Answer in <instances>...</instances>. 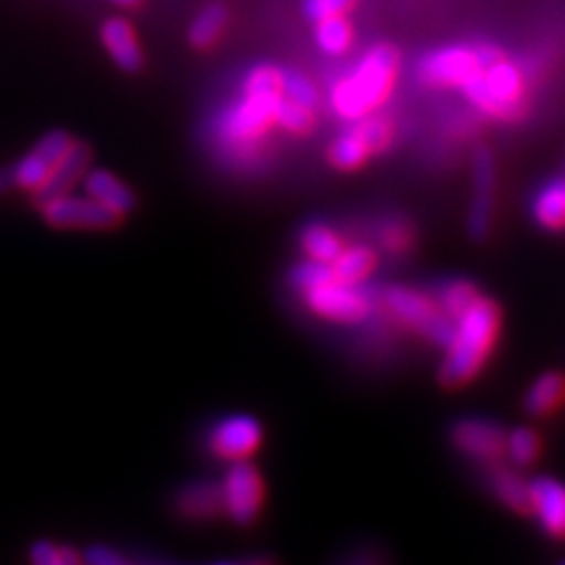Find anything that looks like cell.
<instances>
[{"label":"cell","mask_w":565,"mask_h":565,"mask_svg":"<svg viewBox=\"0 0 565 565\" xmlns=\"http://www.w3.org/2000/svg\"><path fill=\"white\" fill-rule=\"evenodd\" d=\"M502 330V311L494 299L481 295L457 318L452 338L444 347L446 356L438 367V380L446 388L467 386L483 373Z\"/></svg>","instance_id":"1"},{"label":"cell","mask_w":565,"mask_h":565,"mask_svg":"<svg viewBox=\"0 0 565 565\" xmlns=\"http://www.w3.org/2000/svg\"><path fill=\"white\" fill-rule=\"evenodd\" d=\"M401 55L394 45L377 43L330 85L328 102L332 114L353 122L375 114L392 95L398 78Z\"/></svg>","instance_id":"2"},{"label":"cell","mask_w":565,"mask_h":565,"mask_svg":"<svg viewBox=\"0 0 565 565\" xmlns=\"http://www.w3.org/2000/svg\"><path fill=\"white\" fill-rule=\"evenodd\" d=\"M282 93L243 90L215 120V139L224 153H232L238 166L259 156L262 139L276 126L274 111Z\"/></svg>","instance_id":"3"},{"label":"cell","mask_w":565,"mask_h":565,"mask_svg":"<svg viewBox=\"0 0 565 565\" xmlns=\"http://www.w3.org/2000/svg\"><path fill=\"white\" fill-rule=\"evenodd\" d=\"M523 71L504 55L459 87L476 111L504 122H514L527 111V90Z\"/></svg>","instance_id":"4"},{"label":"cell","mask_w":565,"mask_h":565,"mask_svg":"<svg viewBox=\"0 0 565 565\" xmlns=\"http://www.w3.org/2000/svg\"><path fill=\"white\" fill-rule=\"evenodd\" d=\"M380 305L401 328L419 334L422 340L440 349L452 338L455 321L429 292L411 286H388L380 292Z\"/></svg>","instance_id":"5"},{"label":"cell","mask_w":565,"mask_h":565,"mask_svg":"<svg viewBox=\"0 0 565 565\" xmlns=\"http://www.w3.org/2000/svg\"><path fill=\"white\" fill-rule=\"evenodd\" d=\"M500 57L502 52L490 43L436 47L419 60L417 78L431 87H462L476 71Z\"/></svg>","instance_id":"6"},{"label":"cell","mask_w":565,"mask_h":565,"mask_svg":"<svg viewBox=\"0 0 565 565\" xmlns=\"http://www.w3.org/2000/svg\"><path fill=\"white\" fill-rule=\"evenodd\" d=\"M396 130L392 120L370 114L365 118L353 120V126L347 128L342 135L332 139L328 147V161L332 168L351 172L363 168L370 158L384 153L388 147L394 145Z\"/></svg>","instance_id":"7"},{"label":"cell","mask_w":565,"mask_h":565,"mask_svg":"<svg viewBox=\"0 0 565 565\" xmlns=\"http://www.w3.org/2000/svg\"><path fill=\"white\" fill-rule=\"evenodd\" d=\"M309 311L332 323H363L377 309V292L365 286H349L334 276L302 292Z\"/></svg>","instance_id":"8"},{"label":"cell","mask_w":565,"mask_h":565,"mask_svg":"<svg viewBox=\"0 0 565 565\" xmlns=\"http://www.w3.org/2000/svg\"><path fill=\"white\" fill-rule=\"evenodd\" d=\"M222 498L228 519L238 525H250L259 516L264 502V483L259 471L245 459L232 462L222 481Z\"/></svg>","instance_id":"9"},{"label":"cell","mask_w":565,"mask_h":565,"mask_svg":"<svg viewBox=\"0 0 565 565\" xmlns=\"http://www.w3.org/2000/svg\"><path fill=\"white\" fill-rule=\"evenodd\" d=\"M450 440L465 457L483 465L502 462L507 452V429L500 422L486 417H465L455 422Z\"/></svg>","instance_id":"10"},{"label":"cell","mask_w":565,"mask_h":565,"mask_svg":"<svg viewBox=\"0 0 565 565\" xmlns=\"http://www.w3.org/2000/svg\"><path fill=\"white\" fill-rule=\"evenodd\" d=\"M471 184H473V196L469 203V217H467L469 236L473 241H486L492 228L494 186H498V170H494V158L488 149H479L473 153Z\"/></svg>","instance_id":"11"},{"label":"cell","mask_w":565,"mask_h":565,"mask_svg":"<svg viewBox=\"0 0 565 565\" xmlns=\"http://www.w3.org/2000/svg\"><path fill=\"white\" fill-rule=\"evenodd\" d=\"M71 141L74 139H71L64 130L47 132L20 163L10 168L14 186L33 191V193L39 191L47 182V177L52 174V170H55V166L62 161V156L68 151Z\"/></svg>","instance_id":"12"},{"label":"cell","mask_w":565,"mask_h":565,"mask_svg":"<svg viewBox=\"0 0 565 565\" xmlns=\"http://www.w3.org/2000/svg\"><path fill=\"white\" fill-rule=\"evenodd\" d=\"M43 217L60 228H109L118 222L114 212L102 207L87 196H71V193H60L41 203Z\"/></svg>","instance_id":"13"},{"label":"cell","mask_w":565,"mask_h":565,"mask_svg":"<svg viewBox=\"0 0 565 565\" xmlns=\"http://www.w3.org/2000/svg\"><path fill=\"white\" fill-rule=\"evenodd\" d=\"M262 444V424L253 415H232L215 424L210 434V448L217 457L238 459L250 457Z\"/></svg>","instance_id":"14"},{"label":"cell","mask_w":565,"mask_h":565,"mask_svg":"<svg viewBox=\"0 0 565 565\" xmlns=\"http://www.w3.org/2000/svg\"><path fill=\"white\" fill-rule=\"evenodd\" d=\"M530 514L554 540H565V486L550 476L530 481Z\"/></svg>","instance_id":"15"},{"label":"cell","mask_w":565,"mask_h":565,"mask_svg":"<svg viewBox=\"0 0 565 565\" xmlns=\"http://www.w3.org/2000/svg\"><path fill=\"white\" fill-rule=\"evenodd\" d=\"M85 196L99 203L109 212H114L116 217L128 215V212L135 207V196L132 191L122 184L116 174L106 172V170H90L83 180Z\"/></svg>","instance_id":"16"},{"label":"cell","mask_w":565,"mask_h":565,"mask_svg":"<svg viewBox=\"0 0 565 565\" xmlns=\"http://www.w3.org/2000/svg\"><path fill=\"white\" fill-rule=\"evenodd\" d=\"M90 166V149L81 141H71L68 151L62 156V161L52 170V174L47 177V182L35 191V199L39 203L60 196V193H66L71 186L76 184V180H81L83 172Z\"/></svg>","instance_id":"17"},{"label":"cell","mask_w":565,"mask_h":565,"mask_svg":"<svg viewBox=\"0 0 565 565\" xmlns=\"http://www.w3.org/2000/svg\"><path fill=\"white\" fill-rule=\"evenodd\" d=\"M102 43L109 52L111 60L122 68V71H137L141 66V50L137 43V33L132 24L122 17H111L102 24Z\"/></svg>","instance_id":"18"},{"label":"cell","mask_w":565,"mask_h":565,"mask_svg":"<svg viewBox=\"0 0 565 565\" xmlns=\"http://www.w3.org/2000/svg\"><path fill=\"white\" fill-rule=\"evenodd\" d=\"M332 276L349 286H365L377 269V250L365 243L344 245V250L330 264Z\"/></svg>","instance_id":"19"},{"label":"cell","mask_w":565,"mask_h":565,"mask_svg":"<svg viewBox=\"0 0 565 565\" xmlns=\"http://www.w3.org/2000/svg\"><path fill=\"white\" fill-rule=\"evenodd\" d=\"M530 215L546 232H565V174L540 186L530 203Z\"/></svg>","instance_id":"20"},{"label":"cell","mask_w":565,"mask_h":565,"mask_svg":"<svg viewBox=\"0 0 565 565\" xmlns=\"http://www.w3.org/2000/svg\"><path fill=\"white\" fill-rule=\"evenodd\" d=\"M488 483L490 490L494 492V498H498L507 509L516 511V514H530V481H525L516 469L494 462L488 476Z\"/></svg>","instance_id":"21"},{"label":"cell","mask_w":565,"mask_h":565,"mask_svg":"<svg viewBox=\"0 0 565 565\" xmlns=\"http://www.w3.org/2000/svg\"><path fill=\"white\" fill-rule=\"evenodd\" d=\"M565 405V375L544 373L525 394V411L535 417H552Z\"/></svg>","instance_id":"22"},{"label":"cell","mask_w":565,"mask_h":565,"mask_svg":"<svg viewBox=\"0 0 565 565\" xmlns=\"http://www.w3.org/2000/svg\"><path fill=\"white\" fill-rule=\"evenodd\" d=\"M177 507H180L182 514L191 519H212L224 511V498H222V486L217 483H191L186 486L180 498H177Z\"/></svg>","instance_id":"23"},{"label":"cell","mask_w":565,"mask_h":565,"mask_svg":"<svg viewBox=\"0 0 565 565\" xmlns=\"http://www.w3.org/2000/svg\"><path fill=\"white\" fill-rule=\"evenodd\" d=\"M299 245H302L307 259L332 264L344 250L347 243L338 232H334L332 226H328L323 222H313L302 228V234H299Z\"/></svg>","instance_id":"24"},{"label":"cell","mask_w":565,"mask_h":565,"mask_svg":"<svg viewBox=\"0 0 565 565\" xmlns=\"http://www.w3.org/2000/svg\"><path fill=\"white\" fill-rule=\"evenodd\" d=\"M375 241L380 245V250H384L388 257H403L415 247L417 234L408 220L386 217L375 228Z\"/></svg>","instance_id":"25"},{"label":"cell","mask_w":565,"mask_h":565,"mask_svg":"<svg viewBox=\"0 0 565 565\" xmlns=\"http://www.w3.org/2000/svg\"><path fill=\"white\" fill-rule=\"evenodd\" d=\"M316 45L321 47L330 57H342L353 45V26L347 20V14L328 17V20L316 22L313 29Z\"/></svg>","instance_id":"26"},{"label":"cell","mask_w":565,"mask_h":565,"mask_svg":"<svg viewBox=\"0 0 565 565\" xmlns=\"http://www.w3.org/2000/svg\"><path fill=\"white\" fill-rule=\"evenodd\" d=\"M481 295L483 292L467 278H450L446 282H440L434 292L436 302L452 318V321H457V318L462 316Z\"/></svg>","instance_id":"27"},{"label":"cell","mask_w":565,"mask_h":565,"mask_svg":"<svg viewBox=\"0 0 565 565\" xmlns=\"http://www.w3.org/2000/svg\"><path fill=\"white\" fill-rule=\"evenodd\" d=\"M228 20V12L222 3H207L201 12L193 17L189 26V41L193 47H210L220 39Z\"/></svg>","instance_id":"28"},{"label":"cell","mask_w":565,"mask_h":565,"mask_svg":"<svg viewBox=\"0 0 565 565\" xmlns=\"http://www.w3.org/2000/svg\"><path fill=\"white\" fill-rule=\"evenodd\" d=\"M280 93L282 97L302 104L311 111H316L318 104H321V93H318L316 83L307 74H302V71L292 66L280 68Z\"/></svg>","instance_id":"29"},{"label":"cell","mask_w":565,"mask_h":565,"mask_svg":"<svg viewBox=\"0 0 565 565\" xmlns=\"http://www.w3.org/2000/svg\"><path fill=\"white\" fill-rule=\"evenodd\" d=\"M542 455V438L535 429L516 427L507 431V452L504 457L511 459L514 467H530L535 465Z\"/></svg>","instance_id":"30"},{"label":"cell","mask_w":565,"mask_h":565,"mask_svg":"<svg viewBox=\"0 0 565 565\" xmlns=\"http://www.w3.org/2000/svg\"><path fill=\"white\" fill-rule=\"evenodd\" d=\"M274 120H276V126H280L290 135H307L316 126V111L280 95V99L276 104V111H274Z\"/></svg>","instance_id":"31"},{"label":"cell","mask_w":565,"mask_h":565,"mask_svg":"<svg viewBox=\"0 0 565 565\" xmlns=\"http://www.w3.org/2000/svg\"><path fill=\"white\" fill-rule=\"evenodd\" d=\"M31 565H81L78 556L68 546H57L47 540L35 542L29 552Z\"/></svg>","instance_id":"32"},{"label":"cell","mask_w":565,"mask_h":565,"mask_svg":"<svg viewBox=\"0 0 565 565\" xmlns=\"http://www.w3.org/2000/svg\"><path fill=\"white\" fill-rule=\"evenodd\" d=\"M359 0H305V14L316 24L321 20H328V17H338V14H349L353 8H356Z\"/></svg>","instance_id":"33"},{"label":"cell","mask_w":565,"mask_h":565,"mask_svg":"<svg viewBox=\"0 0 565 565\" xmlns=\"http://www.w3.org/2000/svg\"><path fill=\"white\" fill-rule=\"evenodd\" d=\"M85 565H132L126 556L109 550V546H90L85 552Z\"/></svg>","instance_id":"34"},{"label":"cell","mask_w":565,"mask_h":565,"mask_svg":"<svg viewBox=\"0 0 565 565\" xmlns=\"http://www.w3.org/2000/svg\"><path fill=\"white\" fill-rule=\"evenodd\" d=\"M14 186V180H12V172L10 170H0V193H6L8 189Z\"/></svg>","instance_id":"35"},{"label":"cell","mask_w":565,"mask_h":565,"mask_svg":"<svg viewBox=\"0 0 565 565\" xmlns=\"http://www.w3.org/2000/svg\"><path fill=\"white\" fill-rule=\"evenodd\" d=\"M109 3H114L118 8H135V6H139V0H109Z\"/></svg>","instance_id":"36"},{"label":"cell","mask_w":565,"mask_h":565,"mask_svg":"<svg viewBox=\"0 0 565 565\" xmlns=\"http://www.w3.org/2000/svg\"><path fill=\"white\" fill-rule=\"evenodd\" d=\"M220 565H236V563H220Z\"/></svg>","instance_id":"37"},{"label":"cell","mask_w":565,"mask_h":565,"mask_svg":"<svg viewBox=\"0 0 565 565\" xmlns=\"http://www.w3.org/2000/svg\"><path fill=\"white\" fill-rule=\"evenodd\" d=\"M561 565H565V563H561Z\"/></svg>","instance_id":"38"}]
</instances>
